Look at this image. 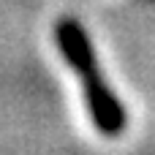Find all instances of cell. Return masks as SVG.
<instances>
[{
    "label": "cell",
    "mask_w": 155,
    "mask_h": 155,
    "mask_svg": "<svg viewBox=\"0 0 155 155\" xmlns=\"http://www.w3.org/2000/svg\"><path fill=\"white\" fill-rule=\"evenodd\" d=\"M54 38H57L60 54L65 57V63L76 71L79 82H82V93H84V104H87L93 125L104 136L123 134V128H125V109L117 101V95L109 90V84L104 82L98 60H95V49H93L84 27L76 19L65 16V19L57 22Z\"/></svg>",
    "instance_id": "obj_1"
}]
</instances>
